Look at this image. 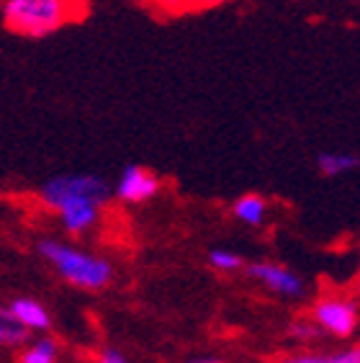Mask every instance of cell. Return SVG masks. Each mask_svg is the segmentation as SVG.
<instances>
[{
  "mask_svg": "<svg viewBox=\"0 0 360 363\" xmlns=\"http://www.w3.org/2000/svg\"><path fill=\"white\" fill-rule=\"evenodd\" d=\"M85 13V0H3V21L28 39L55 34Z\"/></svg>",
  "mask_w": 360,
  "mask_h": 363,
  "instance_id": "obj_1",
  "label": "cell"
},
{
  "mask_svg": "<svg viewBox=\"0 0 360 363\" xmlns=\"http://www.w3.org/2000/svg\"><path fill=\"white\" fill-rule=\"evenodd\" d=\"M39 252L57 268V273L64 281H69L77 289L98 291V289L108 286L113 279V266L106 258H98L93 252L75 250V247L57 242V240H42Z\"/></svg>",
  "mask_w": 360,
  "mask_h": 363,
  "instance_id": "obj_2",
  "label": "cell"
},
{
  "mask_svg": "<svg viewBox=\"0 0 360 363\" xmlns=\"http://www.w3.org/2000/svg\"><path fill=\"white\" fill-rule=\"evenodd\" d=\"M75 196H96L101 201H108L111 189H108V183L101 175L90 173L57 175V178L44 183L42 189V201L47 203L49 209H55V206H60L67 199H75Z\"/></svg>",
  "mask_w": 360,
  "mask_h": 363,
  "instance_id": "obj_3",
  "label": "cell"
},
{
  "mask_svg": "<svg viewBox=\"0 0 360 363\" xmlns=\"http://www.w3.org/2000/svg\"><path fill=\"white\" fill-rule=\"evenodd\" d=\"M314 322L334 337H350L358 330V304L345 296H327L314 304Z\"/></svg>",
  "mask_w": 360,
  "mask_h": 363,
  "instance_id": "obj_4",
  "label": "cell"
},
{
  "mask_svg": "<svg viewBox=\"0 0 360 363\" xmlns=\"http://www.w3.org/2000/svg\"><path fill=\"white\" fill-rule=\"evenodd\" d=\"M103 203L106 201H101L96 196H75V199H67L60 206H55V211L60 214L62 227L69 235H83V232L96 227Z\"/></svg>",
  "mask_w": 360,
  "mask_h": 363,
  "instance_id": "obj_5",
  "label": "cell"
},
{
  "mask_svg": "<svg viewBox=\"0 0 360 363\" xmlns=\"http://www.w3.org/2000/svg\"><path fill=\"white\" fill-rule=\"evenodd\" d=\"M247 273L249 279L260 281L265 289L283 294V296H301L304 294V281L298 279L293 271H288V268L278 266V263H268V260L252 263V266H247Z\"/></svg>",
  "mask_w": 360,
  "mask_h": 363,
  "instance_id": "obj_6",
  "label": "cell"
},
{
  "mask_svg": "<svg viewBox=\"0 0 360 363\" xmlns=\"http://www.w3.org/2000/svg\"><path fill=\"white\" fill-rule=\"evenodd\" d=\"M159 191V178L139 165H126L116 183V196L126 203H139L152 199Z\"/></svg>",
  "mask_w": 360,
  "mask_h": 363,
  "instance_id": "obj_7",
  "label": "cell"
},
{
  "mask_svg": "<svg viewBox=\"0 0 360 363\" xmlns=\"http://www.w3.org/2000/svg\"><path fill=\"white\" fill-rule=\"evenodd\" d=\"M6 315L16 322V325H21L23 330H44L52 328V317H49L47 307H42L36 299H28V296H21V299H13L11 301V307L6 309Z\"/></svg>",
  "mask_w": 360,
  "mask_h": 363,
  "instance_id": "obj_8",
  "label": "cell"
},
{
  "mask_svg": "<svg viewBox=\"0 0 360 363\" xmlns=\"http://www.w3.org/2000/svg\"><path fill=\"white\" fill-rule=\"evenodd\" d=\"M265 211H268V203H265L263 196H257V194L240 196L235 201V217L244 224H252V227L263 224Z\"/></svg>",
  "mask_w": 360,
  "mask_h": 363,
  "instance_id": "obj_9",
  "label": "cell"
},
{
  "mask_svg": "<svg viewBox=\"0 0 360 363\" xmlns=\"http://www.w3.org/2000/svg\"><path fill=\"white\" fill-rule=\"evenodd\" d=\"M319 162V170L325 175H345L350 170H358L360 160L358 155H350V152H322L317 157Z\"/></svg>",
  "mask_w": 360,
  "mask_h": 363,
  "instance_id": "obj_10",
  "label": "cell"
},
{
  "mask_svg": "<svg viewBox=\"0 0 360 363\" xmlns=\"http://www.w3.org/2000/svg\"><path fill=\"white\" fill-rule=\"evenodd\" d=\"M21 363H57V342L49 337L34 340L21 353Z\"/></svg>",
  "mask_w": 360,
  "mask_h": 363,
  "instance_id": "obj_11",
  "label": "cell"
},
{
  "mask_svg": "<svg viewBox=\"0 0 360 363\" xmlns=\"http://www.w3.org/2000/svg\"><path fill=\"white\" fill-rule=\"evenodd\" d=\"M28 340V330L16 325L6 312H0V342L3 345H23Z\"/></svg>",
  "mask_w": 360,
  "mask_h": 363,
  "instance_id": "obj_12",
  "label": "cell"
},
{
  "mask_svg": "<svg viewBox=\"0 0 360 363\" xmlns=\"http://www.w3.org/2000/svg\"><path fill=\"white\" fill-rule=\"evenodd\" d=\"M283 363H360V350L350 348L334 356H291L286 358Z\"/></svg>",
  "mask_w": 360,
  "mask_h": 363,
  "instance_id": "obj_13",
  "label": "cell"
},
{
  "mask_svg": "<svg viewBox=\"0 0 360 363\" xmlns=\"http://www.w3.org/2000/svg\"><path fill=\"white\" fill-rule=\"evenodd\" d=\"M208 263H211V268L224 271V273H232L242 268V258L232 250H224V247H216V250L208 252Z\"/></svg>",
  "mask_w": 360,
  "mask_h": 363,
  "instance_id": "obj_14",
  "label": "cell"
},
{
  "mask_svg": "<svg viewBox=\"0 0 360 363\" xmlns=\"http://www.w3.org/2000/svg\"><path fill=\"white\" fill-rule=\"evenodd\" d=\"M317 330L319 328H314V322H293L291 335L301 337V340H312V337H317Z\"/></svg>",
  "mask_w": 360,
  "mask_h": 363,
  "instance_id": "obj_15",
  "label": "cell"
},
{
  "mask_svg": "<svg viewBox=\"0 0 360 363\" xmlns=\"http://www.w3.org/2000/svg\"><path fill=\"white\" fill-rule=\"evenodd\" d=\"M159 6L170 11V13H180V11H188V0H154Z\"/></svg>",
  "mask_w": 360,
  "mask_h": 363,
  "instance_id": "obj_16",
  "label": "cell"
},
{
  "mask_svg": "<svg viewBox=\"0 0 360 363\" xmlns=\"http://www.w3.org/2000/svg\"><path fill=\"white\" fill-rule=\"evenodd\" d=\"M101 363H126V358L121 356L118 350L108 348V350H103V353H101Z\"/></svg>",
  "mask_w": 360,
  "mask_h": 363,
  "instance_id": "obj_17",
  "label": "cell"
},
{
  "mask_svg": "<svg viewBox=\"0 0 360 363\" xmlns=\"http://www.w3.org/2000/svg\"><path fill=\"white\" fill-rule=\"evenodd\" d=\"M222 3H227V0H188V8H214Z\"/></svg>",
  "mask_w": 360,
  "mask_h": 363,
  "instance_id": "obj_18",
  "label": "cell"
},
{
  "mask_svg": "<svg viewBox=\"0 0 360 363\" xmlns=\"http://www.w3.org/2000/svg\"><path fill=\"white\" fill-rule=\"evenodd\" d=\"M188 363H222V361L214 358V356H198V358H191Z\"/></svg>",
  "mask_w": 360,
  "mask_h": 363,
  "instance_id": "obj_19",
  "label": "cell"
}]
</instances>
